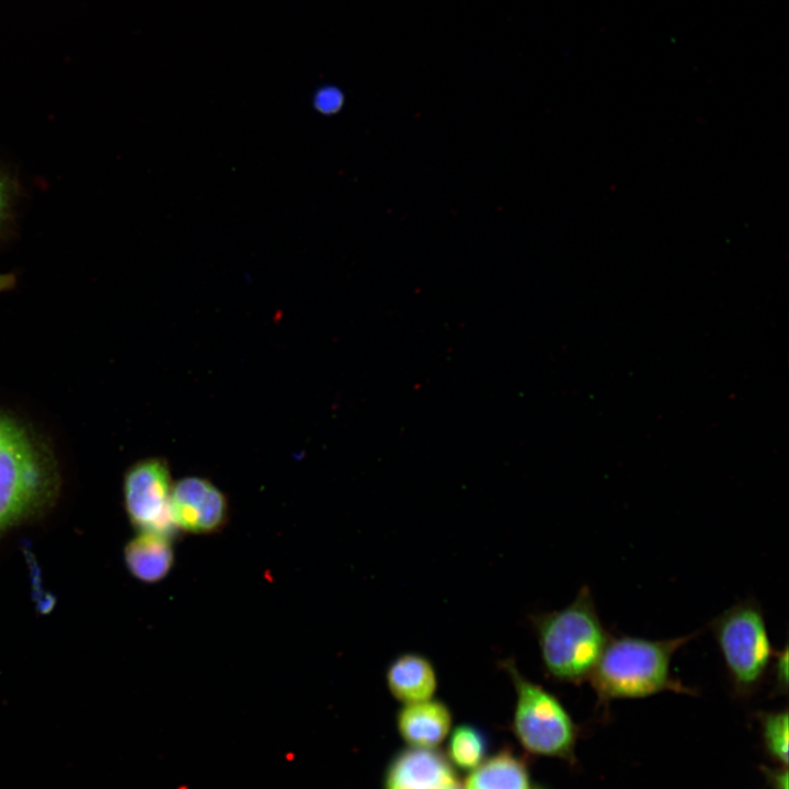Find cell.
<instances>
[{
	"label": "cell",
	"instance_id": "obj_5",
	"mask_svg": "<svg viewBox=\"0 0 789 789\" xmlns=\"http://www.w3.org/2000/svg\"><path fill=\"white\" fill-rule=\"evenodd\" d=\"M515 689L513 730L529 753L570 758L578 728L562 702L545 687L525 677L513 660L501 662Z\"/></svg>",
	"mask_w": 789,
	"mask_h": 789
},
{
	"label": "cell",
	"instance_id": "obj_7",
	"mask_svg": "<svg viewBox=\"0 0 789 789\" xmlns=\"http://www.w3.org/2000/svg\"><path fill=\"white\" fill-rule=\"evenodd\" d=\"M169 512L178 533L211 535L226 526L229 503L226 494L210 480L187 476L173 482Z\"/></svg>",
	"mask_w": 789,
	"mask_h": 789
},
{
	"label": "cell",
	"instance_id": "obj_10",
	"mask_svg": "<svg viewBox=\"0 0 789 789\" xmlns=\"http://www.w3.org/2000/svg\"><path fill=\"white\" fill-rule=\"evenodd\" d=\"M385 678L389 693L403 705L433 698L438 686L433 662L416 652L397 655L388 664Z\"/></svg>",
	"mask_w": 789,
	"mask_h": 789
},
{
	"label": "cell",
	"instance_id": "obj_8",
	"mask_svg": "<svg viewBox=\"0 0 789 789\" xmlns=\"http://www.w3.org/2000/svg\"><path fill=\"white\" fill-rule=\"evenodd\" d=\"M454 782V769L442 753L412 746L392 758L384 789H444Z\"/></svg>",
	"mask_w": 789,
	"mask_h": 789
},
{
	"label": "cell",
	"instance_id": "obj_1",
	"mask_svg": "<svg viewBox=\"0 0 789 789\" xmlns=\"http://www.w3.org/2000/svg\"><path fill=\"white\" fill-rule=\"evenodd\" d=\"M698 633L663 640L610 636L588 677L598 700L605 704L666 690L694 694L673 677L671 662L675 652Z\"/></svg>",
	"mask_w": 789,
	"mask_h": 789
},
{
	"label": "cell",
	"instance_id": "obj_13",
	"mask_svg": "<svg viewBox=\"0 0 789 789\" xmlns=\"http://www.w3.org/2000/svg\"><path fill=\"white\" fill-rule=\"evenodd\" d=\"M487 739L483 732L468 723L457 725L448 741V756L459 768L474 769L479 766L487 753Z\"/></svg>",
	"mask_w": 789,
	"mask_h": 789
},
{
	"label": "cell",
	"instance_id": "obj_19",
	"mask_svg": "<svg viewBox=\"0 0 789 789\" xmlns=\"http://www.w3.org/2000/svg\"><path fill=\"white\" fill-rule=\"evenodd\" d=\"M444 789H462V788H461L460 785H458L457 781H456V782L447 786V787L444 788Z\"/></svg>",
	"mask_w": 789,
	"mask_h": 789
},
{
	"label": "cell",
	"instance_id": "obj_14",
	"mask_svg": "<svg viewBox=\"0 0 789 789\" xmlns=\"http://www.w3.org/2000/svg\"><path fill=\"white\" fill-rule=\"evenodd\" d=\"M763 739L768 753L779 763H788V712L787 710L761 714Z\"/></svg>",
	"mask_w": 789,
	"mask_h": 789
},
{
	"label": "cell",
	"instance_id": "obj_16",
	"mask_svg": "<svg viewBox=\"0 0 789 789\" xmlns=\"http://www.w3.org/2000/svg\"><path fill=\"white\" fill-rule=\"evenodd\" d=\"M769 672L774 676L775 689L778 693H786L788 689V645L776 651Z\"/></svg>",
	"mask_w": 789,
	"mask_h": 789
},
{
	"label": "cell",
	"instance_id": "obj_11",
	"mask_svg": "<svg viewBox=\"0 0 789 789\" xmlns=\"http://www.w3.org/2000/svg\"><path fill=\"white\" fill-rule=\"evenodd\" d=\"M174 538L161 531H138L124 549L125 564L132 575L145 583L167 578L175 561Z\"/></svg>",
	"mask_w": 789,
	"mask_h": 789
},
{
	"label": "cell",
	"instance_id": "obj_12",
	"mask_svg": "<svg viewBox=\"0 0 789 789\" xmlns=\"http://www.w3.org/2000/svg\"><path fill=\"white\" fill-rule=\"evenodd\" d=\"M466 789H531L528 769L515 754L504 751L483 761L466 779Z\"/></svg>",
	"mask_w": 789,
	"mask_h": 789
},
{
	"label": "cell",
	"instance_id": "obj_9",
	"mask_svg": "<svg viewBox=\"0 0 789 789\" xmlns=\"http://www.w3.org/2000/svg\"><path fill=\"white\" fill-rule=\"evenodd\" d=\"M453 716L446 704L437 699L404 704L397 712V729L405 743L434 748L451 728Z\"/></svg>",
	"mask_w": 789,
	"mask_h": 789
},
{
	"label": "cell",
	"instance_id": "obj_15",
	"mask_svg": "<svg viewBox=\"0 0 789 789\" xmlns=\"http://www.w3.org/2000/svg\"><path fill=\"white\" fill-rule=\"evenodd\" d=\"M18 183L10 172L0 165V238L9 230L18 205Z\"/></svg>",
	"mask_w": 789,
	"mask_h": 789
},
{
	"label": "cell",
	"instance_id": "obj_2",
	"mask_svg": "<svg viewBox=\"0 0 789 789\" xmlns=\"http://www.w3.org/2000/svg\"><path fill=\"white\" fill-rule=\"evenodd\" d=\"M544 668L551 679L580 685L588 679L610 634L588 586L562 609L530 618Z\"/></svg>",
	"mask_w": 789,
	"mask_h": 789
},
{
	"label": "cell",
	"instance_id": "obj_17",
	"mask_svg": "<svg viewBox=\"0 0 789 789\" xmlns=\"http://www.w3.org/2000/svg\"><path fill=\"white\" fill-rule=\"evenodd\" d=\"M342 98L339 91L335 89H324L318 95L316 105L319 110L324 113L334 112L341 105Z\"/></svg>",
	"mask_w": 789,
	"mask_h": 789
},
{
	"label": "cell",
	"instance_id": "obj_20",
	"mask_svg": "<svg viewBox=\"0 0 789 789\" xmlns=\"http://www.w3.org/2000/svg\"><path fill=\"white\" fill-rule=\"evenodd\" d=\"M534 789H535V788H534ZM536 789H539V788H536Z\"/></svg>",
	"mask_w": 789,
	"mask_h": 789
},
{
	"label": "cell",
	"instance_id": "obj_6",
	"mask_svg": "<svg viewBox=\"0 0 789 789\" xmlns=\"http://www.w3.org/2000/svg\"><path fill=\"white\" fill-rule=\"evenodd\" d=\"M172 487L171 469L164 458H145L128 468L123 481L124 504L138 531L176 536L169 512Z\"/></svg>",
	"mask_w": 789,
	"mask_h": 789
},
{
	"label": "cell",
	"instance_id": "obj_3",
	"mask_svg": "<svg viewBox=\"0 0 789 789\" xmlns=\"http://www.w3.org/2000/svg\"><path fill=\"white\" fill-rule=\"evenodd\" d=\"M710 627L733 690L751 695L769 672L776 653L761 605L754 599L740 602L717 616Z\"/></svg>",
	"mask_w": 789,
	"mask_h": 789
},
{
	"label": "cell",
	"instance_id": "obj_4",
	"mask_svg": "<svg viewBox=\"0 0 789 789\" xmlns=\"http://www.w3.org/2000/svg\"><path fill=\"white\" fill-rule=\"evenodd\" d=\"M52 482L43 449L23 426L0 412V529L34 508Z\"/></svg>",
	"mask_w": 789,
	"mask_h": 789
},
{
	"label": "cell",
	"instance_id": "obj_18",
	"mask_svg": "<svg viewBox=\"0 0 789 789\" xmlns=\"http://www.w3.org/2000/svg\"><path fill=\"white\" fill-rule=\"evenodd\" d=\"M771 780L776 784L777 789H788V776L786 770L773 774Z\"/></svg>",
	"mask_w": 789,
	"mask_h": 789
}]
</instances>
